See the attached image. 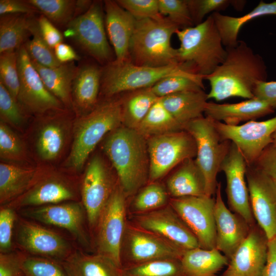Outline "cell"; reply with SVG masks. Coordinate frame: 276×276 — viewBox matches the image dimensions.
<instances>
[{
	"mask_svg": "<svg viewBox=\"0 0 276 276\" xmlns=\"http://www.w3.org/2000/svg\"><path fill=\"white\" fill-rule=\"evenodd\" d=\"M59 125L55 122L49 123L39 132L37 149L39 156L44 160L55 159L62 150L64 133Z\"/></svg>",
	"mask_w": 276,
	"mask_h": 276,
	"instance_id": "60d3db41",
	"label": "cell"
},
{
	"mask_svg": "<svg viewBox=\"0 0 276 276\" xmlns=\"http://www.w3.org/2000/svg\"><path fill=\"white\" fill-rule=\"evenodd\" d=\"M117 2L136 20L164 18L159 10L158 0H118Z\"/></svg>",
	"mask_w": 276,
	"mask_h": 276,
	"instance_id": "7dc6e473",
	"label": "cell"
},
{
	"mask_svg": "<svg viewBox=\"0 0 276 276\" xmlns=\"http://www.w3.org/2000/svg\"><path fill=\"white\" fill-rule=\"evenodd\" d=\"M19 256L25 276H68L62 264L54 260L22 254Z\"/></svg>",
	"mask_w": 276,
	"mask_h": 276,
	"instance_id": "7bdbcfd3",
	"label": "cell"
},
{
	"mask_svg": "<svg viewBox=\"0 0 276 276\" xmlns=\"http://www.w3.org/2000/svg\"><path fill=\"white\" fill-rule=\"evenodd\" d=\"M267 257L263 276H276V237L268 241Z\"/></svg>",
	"mask_w": 276,
	"mask_h": 276,
	"instance_id": "6f0895ef",
	"label": "cell"
},
{
	"mask_svg": "<svg viewBox=\"0 0 276 276\" xmlns=\"http://www.w3.org/2000/svg\"><path fill=\"white\" fill-rule=\"evenodd\" d=\"M194 25L202 22L208 14L220 12L232 6L237 9L239 0H188Z\"/></svg>",
	"mask_w": 276,
	"mask_h": 276,
	"instance_id": "bcb514c9",
	"label": "cell"
},
{
	"mask_svg": "<svg viewBox=\"0 0 276 276\" xmlns=\"http://www.w3.org/2000/svg\"><path fill=\"white\" fill-rule=\"evenodd\" d=\"M75 194L65 181L55 178L38 180L29 190L5 206L13 209L57 204L73 199Z\"/></svg>",
	"mask_w": 276,
	"mask_h": 276,
	"instance_id": "d4e9b609",
	"label": "cell"
},
{
	"mask_svg": "<svg viewBox=\"0 0 276 276\" xmlns=\"http://www.w3.org/2000/svg\"><path fill=\"white\" fill-rule=\"evenodd\" d=\"M0 113L3 120L13 125H19L23 120L21 106L1 82Z\"/></svg>",
	"mask_w": 276,
	"mask_h": 276,
	"instance_id": "681fc988",
	"label": "cell"
},
{
	"mask_svg": "<svg viewBox=\"0 0 276 276\" xmlns=\"http://www.w3.org/2000/svg\"><path fill=\"white\" fill-rule=\"evenodd\" d=\"M37 171L8 164H0V203L7 205L29 190L37 181Z\"/></svg>",
	"mask_w": 276,
	"mask_h": 276,
	"instance_id": "f546056e",
	"label": "cell"
},
{
	"mask_svg": "<svg viewBox=\"0 0 276 276\" xmlns=\"http://www.w3.org/2000/svg\"><path fill=\"white\" fill-rule=\"evenodd\" d=\"M39 13L37 9L28 2L20 0H1L0 15L26 14L33 15Z\"/></svg>",
	"mask_w": 276,
	"mask_h": 276,
	"instance_id": "db71d44e",
	"label": "cell"
},
{
	"mask_svg": "<svg viewBox=\"0 0 276 276\" xmlns=\"http://www.w3.org/2000/svg\"><path fill=\"white\" fill-rule=\"evenodd\" d=\"M93 2V1L89 0L76 1L74 18L86 12L91 6Z\"/></svg>",
	"mask_w": 276,
	"mask_h": 276,
	"instance_id": "91938a15",
	"label": "cell"
},
{
	"mask_svg": "<svg viewBox=\"0 0 276 276\" xmlns=\"http://www.w3.org/2000/svg\"><path fill=\"white\" fill-rule=\"evenodd\" d=\"M129 92L121 99L122 123L124 126L136 129L159 98L153 93L151 87Z\"/></svg>",
	"mask_w": 276,
	"mask_h": 276,
	"instance_id": "e575fe53",
	"label": "cell"
},
{
	"mask_svg": "<svg viewBox=\"0 0 276 276\" xmlns=\"http://www.w3.org/2000/svg\"><path fill=\"white\" fill-rule=\"evenodd\" d=\"M54 51L57 59L61 63L73 62L79 58L73 48L65 43L61 42L57 44Z\"/></svg>",
	"mask_w": 276,
	"mask_h": 276,
	"instance_id": "680465c9",
	"label": "cell"
},
{
	"mask_svg": "<svg viewBox=\"0 0 276 276\" xmlns=\"http://www.w3.org/2000/svg\"><path fill=\"white\" fill-rule=\"evenodd\" d=\"M104 150L126 197L136 193L149 180L147 141L136 129L118 127L106 139Z\"/></svg>",
	"mask_w": 276,
	"mask_h": 276,
	"instance_id": "7a4b0ae2",
	"label": "cell"
},
{
	"mask_svg": "<svg viewBox=\"0 0 276 276\" xmlns=\"http://www.w3.org/2000/svg\"><path fill=\"white\" fill-rule=\"evenodd\" d=\"M160 14L180 29L194 26L188 0H158Z\"/></svg>",
	"mask_w": 276,
	"mask_h": 276,
	"instance_id": "f6af8a7d",
	"label": "cell"
},
{
	"mask_svg": "<svg viewBox=\"0 0 276 276\" xmlns=\"http://www.w3.org/2000/svg\"><path fill=\"white\" fill-rule=\"evenodd\" d=\"M39 32L45 42L53 50L62 42L63 36L60 32L50 20L41 14L36 19Z\"/></svg>",
	"mask_w": 276,
	"mask_h": 276,
	"instance_id": "f5cc1de1",
	"label": "cell"
},
{
	"mask_svg": "<svg viewBox=\"0 0 276 276\" xmlns=\"http://www.w3.org/2000/svg\"><path fill=\"white\" fill-rule=\"evenodd\" d=\"M102 68L90 63L78 67L72 94L75 106L80 111H91L95 106L101 88Z\"/></svg>",
	"mask_w": 276,
	"mask_h": 276,
	"instance_id": "484cf974",
	"label": "cell"
},
{
	"mask_svg": "<svg viewBox=\"0 0 276 276\" xmlns=\"http://www.w3.org/2000/svg\"><path fill=\"white\" fill-rule=\"evenodd\" d=\"M187 72L195 73L180 63L149 67L136 65L130 60L123 62L113 60L102 68L101 88L104 95L111 97L123 92L151 87L165 77Z\"/></svg>",
	"mask_w": 276,
	"mask_h": 276,
	"instance_id": "8992f818",
	"label": "cell"
},
{
	"mask_svg": "<svg viewBox=\"0 0 276 276\" xmlns=\"http://www.w3.org/2000/svg\"><path fill=\"white\" fill-rule=\"evenodd\" d=\"M103 9L101 2L93 1L86 12L67 25L64 35L98 62L106 65L113 60L105 32Z\"/></svg>",
	"mask_w": 276,
	"mask_h": 276,
	"instance_id": "8fae6325",
	"label": "cell"
},
{
	"mask_svg": "<svg viewBox=\"0 0 276 276\" xmlns=\"http://www.w3.org/2000/svg\"><path fill=\"white\" fill-rule=\"evenodd\" d=\"M122 276H186L180 259H165L123 267Z\"/></svg>",
	"mask_w": 276,
	"mask_h": 276,
	"instance_id": "74e56055",
	"label": "cell"
},
{
	"mask_svg": "<svg viewBox=\"0 0 276 276\" xmlns=\"http://www.w3.org/2000/svg\"><path fill=\"white\" fill-rule=\"evenodd\" d=\"M194 139L196 146L195 161L205 182L206 195L215 194L218 182L217 176L226 156L231 142L223 140L218 132L214 121L203 116L183 126Z\"/></svg>",
	"mask_w": 276,
	"mask_h": 276,
	"instance_id": "52a82bcc",
	"label": "cell"
},
{
	"mask_svg": "<svg viewBox=\"0 0 276 276\" xmlns=\"http://www.w3.org/2000/svg\"><path fill=\"white\" fill-rule=\"evenodd\" d=\"M215 199L206 195L172 198L170 205L196 237L200 248H216Z\"/></svg>",
	"mask_w": 276,
	"mask_h": 276,
	"instance_id": "4fadbf2b",
	"label": "cell"
},
{
	"mask_svg": "<svg viewBox=\"0 0 276 276\" xmlns=\"http://www.w3.org/2000/svg\"><path fill=\"white\" fill-rule=\"evenodd\" d=\"M14 209L5 206L0 210V251L10 252L12 247V234L16 220Z\"/></svg>",
	"mask_w": 276,
	"mask_h": 276,
	"instance_id": "f907efd6",
	"label": "cell"
},
{
	"mask_svg": "<svg viewBox=\"0 0 276 276\" xmlns=\"http://www.w3.org/2000/svg\"><path fill=\"white\" fill-rule=\"evenodd\" d=\"M273 111L274 109L267 103L254 98L235 103L218 104L208 101L204 114L215 121L236 126L242 122L255 120Z\"/></svg>",
	"mask_w": 276,
	"mask_h": 276,
	"instance_id": "cb8c5ba5",
	"label": "cell"
},
{
	"mask_svg": "<svg viewBox=\"0 0 276 276\" xmlns=\"http://www.w3.org/2000/svg\"><path fill=\"white\" fill-rule=\"evenodd\" d=\"M159 99L182 127L187 123L203 117L208 102L204 90L181 91Z\"/></svg>",
	"mask_w": 276,
	"mask_h": 276,
	"instance_id": "4316f807",
	"label": "cell"
},
{
	"mask_svg": "<svg viewBox=\"0 0 276 276\" xmlns=\"http://www.w3.org/2000/svg\"><path fill=\"white\" fill-rule=\"evenodd\" d=\"M136 130L147 139L151 136L183 129L182 125L173 118L158 98Z\"/></svg>",
	"mask_w": 276,
	"mask_h": 276,
	"instance_id": "d590c367",
	"label": "cell"
},
{
	"mask_svg": "<svg viewBox=\"0 0 276 276\" xmlns=\"http://www.w3.org/2000/svg\"><path fill=\"white\" fill-rule=\"evenodd\" d=\"M19 254L1 252L0 276H22Z\"/></svg>",
	"mask_w": 276,
	"mask_h": 276,
	"instance_id": "11a10c76",
	"label": "cell"
},
{
	"mask_svg": "<svg viewBox=\"0 0 276 276\" xmlns=\"http://www.w3.org/2000/svg\"><path fill=\"white\" fill-rule=\"evenodd\" d=\"M185 251L159 235L126 222L121 249L122 267L160 259H180Z\"/></svg>",
	"mask_w": 276,
	"mask_h": 276,
	"instance_id": "9c48e42d",
	"label": "cell"
},
{
	"mask_svg": "<svg viewBox=\"0 0 276 276\" xmlns=\"http://www.w3.org/2000/svg\"><path fill=\"white\" fill-rule=\"evenodd\" d=\"M180 28L169 18L136 20L130 46V60L145 66L161 67L179 63L171 38Z\"/></svg>",
	"mask_w": 276,
	"mask_h": 276,
	"instance_id": "277c9868",
	"label": "cell"
},
{
	"mask_svg": "<svg viewBox=\"0 0 276 276\" xmlns=\"http://www.w3.org/2000/svg\"><path fill=\"white\" fill-rule=\"evenodd\" d=\"M30 31L32 38L24 44L31 60L48 67H56L62 63L57 59L54 50L43 40L37 28L36 19L31 18Z\"/></svg>",
	"mask_w": 276,
	"mask_h": 276,
	"instance_id": "ab89813d",
	"label": "cell"
},
{
	"mask_svg": "<svg viewBox=\"0 0 276 276\" xmlns=\"http://www.w3.org/2000/svg\"><path fill=\"white\" fill-rule=\"evenodd\" d=\"M54 25L67 26L74 18L75 0H28Z\"/></svg>",
	"mask_w": 276,
	"mask_h": 276,
	"instance_id": "f35d334b",
	"label": "cell"
},
{
	"mask_svg": "<svg viewBox=\"0 0 276 276\" xmlns=\"http://www.w3.org/2000/svg\"><path fill=\"white\" fill-rule=\"evenodd\" d=\"M214 124L221 137L236 146L249 166L272 143V137L276 130V116L265 121H250L236 126L215 121Z\"/></svg>",
	"mask_w": 276,
	"mask_h": 276,
	"instance_id": "7c38bea8",
	"label": "cell"
},
{
	"mask_svg": "<svg viewBox=\"0 0 276 276\" xmlns=\"http://www.w3.org/2000/svg\"><path fill=\"white\" fill-rule=\"evenodd\" d=\"M61 264L68 276H122L120 267L97 253L89 255L74 250Z\"/></svg>",
	"mask_w": 276,
	"mask_h": 276,
	"instance_id": "83f0119b",
	"label": "cell"
},
{
	"mask_svg": "<svg viewBox=\"0 0 276 276\" xmlns=\"http://www.w3.org/2000/svg\"><path fill=\"white\" fill-rule=\"evenodd\" d=\"M22 146L18 137L3 121L0 123V155L6 159H18L22 154Z\"/></svg>",
	"mask_w": 276,
	"mask_h": 276,
	"instance_id": "c3c4849f",
	"label": "cell"
},
{
	"mask_svg": "<svg viewBox=\"0 0 276 276\" xmlns=\"http://www.w3.org/2000/svg\"><path fill=\"white\" fill-rule=\"evenodd\" d=\"M168 195V191L162 185L150 182L135 197L132 208L136 214L159 209L167 205Z\"/></svg>",
	"mask_w": 276,
	"mask_h": 276,
	"instance_id": "b9f144b4",
	"label": "cell"
},
{
	"mask_svg": "<svg viewBox=\"0 0 276 276\" xmlns=\"http://www.w3.org/2000/svg\"><path fill=\"white\" fill-rule=\"evenodd\" d=\"M123 123L121 99H109L96 106L78 122L68 164L81 170L96 145Z\"/></svg>",
	"mask_w": 276,
	"mask_h": 276,
	"instance_id": "5b68a950",
	"label": "cell"
},
{
	"mask_svg": "<svg viewBox=\"0 0 276 276\" xmlns=\"http://www.w3.org/2000/svg\"><path fill=\"white\" fill-rule=\"evenodd\" d=\"M0 82L17 100L20 85L17 51L0 54Z\"/></svg>",
	"mask_w": 276,
	"mask_h": 276,
	"instance_id": "ee69618b",
	"label": "cell"
},
{
	"mask_svg": "<svg viewBox=\"0 0 276 276\" xmlns=\"http://www.w3.org/2000/svg\"><path fill=\"white\" fill-rule=\"evenodd\" d=\"M246 178L254 217L270 240L276 237V186L253 165L247 166Z\"/></svg>",
	"mask_w": 276,
	"mask_h": 276,
	"instance_id": "9a60e30c",
	"label": "cell"
},
{
	"mask_svg": "<svg viewBox=\"0 0 276 276\" xmlns=\"http://www.w3.org/2000/svg\"><path fill=\"white\" fill-rule=\"evenodd\" d=\"M211 15L223 45L225 48L233 47L237 44L239 32L247 22L263 16L276 15V1L270 3L260 1L252 10L240 16L224 15L220 12H214Z\"/></svg>",
	"mask_w": 276,
	"mask_h": 276,
	"instance_id": "4dcf8cb0",
	"label": "cell"
},
{
	"mask_svg": "<svg viewBox=\"0 0 276 276\" xmlns=\"http://www.w3.org/2000/svg\"><path fill=\"white\" fill-rule=\"evenodd\" d=\"M126 196L119 182L102 211L95 228L97 253L122 268L121 249L126 224Z\"/></svg>",
	"mask_w": 276,
	"mask_h": 276,
	"instance_id": "30bf717a",
	"label": "cell"
},
{
	"mask_svg": "<svg viewBox=\"0 0 276 276\" xmlns=\"http://www.w3.org/2000/svg\"><path fill=\"white\" fill-rule=\"evenodd\" d=\"M133 216V223L185 251L200 247L195 236L170 205Z\"/></svg>",
	"mask_w": 276,
	"mask_h": 276,
	"instance_id": "2e32d148",
	"label": "cell"
},
{
	"mask_svg": "<svg viewBox=\"0 0 276 276\" xmlns=\"http://www.w3.org/2000/svg\"><path fill=\"white\" fill-rule=\"evenodd\" d=\"M271 144L276 147V130L272 135Z\"/></svg>",
	"mask_w": 276,
	"mask_h": 276,
	"instance_id": "94428289",
	"label": "cell"
},
{
	"mask_svg": "<svg viewBox=\"0 0 276 276\" xmlns=\"http://www.w3.org/2000/svg\"><path fill=\"white\" fill-rule=\"evenodd\" d=\"M147 141L150 182H155L186 160L196 157L195 142L184 130L151 136Z\"/></svg>",
	"mask_w": 276,
	"mask_h": 276,
	"instance_id": "ba28073f",
	"label": "cell"
},
{
	"mask_svg": "<svg viewBox=\"0 0 276 276\" xmlns=\"http://www.w3.org/2000/svg\"><path fill=\"white\" fill-rule=\"evenodd\" d=\"M32 16L5 14L0 17V54L17 51L31 34L30 26Z\"/></svg>",
	"mask_w": 276,
	"mask_h": 276,
	"instance_id": "836d02e7",
	"label": "cell"
},
{
	"mask_svg": "<svg viewBox=\"0 0 276 276\" xmlns=\"http://www.w3.org/2000/svg\"><path fill=\"white\" fill-rule=\"evenodd\" d=\"M103 8L106 31L115 54L114 60L129 61L131 39L136 20L116 1H104Z\"/></svg>",
	"mask_w": 276,
	"mask_h": 276,
	"instance_id": "603a6c76",
	"label": "cell"
},
{
	"mask_svg": "<svg viewBox=\"0 0 276 276\" xmlns=\"http://www.w3.org/2000/svg\"><path fill=\"white\" fill-rule=\"evenodd\" d=\"M180 260L186 276H214L229 262L216 248L187 250Z\"/></svg>",
	"mask_w": 276,
	"mask_h": 276,
	"instance_id": "d6a6232c",
	"label": "cell"
},
{
	"mask_svg": "<svg viewBox=\"0 0 276 276\" xmlns=\"http://www.w3.org/2000/svg\"><path fill=\"white\" fill-rule=\"evenodd\" d=\"M31 61L48 90L63 104L70 106L72 101L73 83L78 67L74 61L54 67L43 66Z\"/></svg>",
	"mask_w": 276,
	"mask_h": 276,
	"instance_id": "1f68e13d",
	"label": "cell"
},
{
	"mask_svg": "<svg viewBox=\"0 0 276 276\" xmlns=\"http://www.w3.org/2000/svg\"><path fill=\"white\" fill-rule=\"evenodd\" d=\"M116 185L102 159L94 157L86 169L81 188L82 205L90 229H95L99 216Z\"/></svg>",
	"mask_w": 276,
	"mask_h": 276,
	"instance_id": "d6986e66",
	"label": "cell"
},
{
	"mask_svg": "<svg viewBox=\"0 0 276 276\" xmlns=\"http://www.w3.org/2000/svg\"><path fill=\"white\" fill-rule=\"evenodd\" d=\"M179 63L203 77L212 73L225 59L226 51L211 14L196 25L178 29Z\"/></svg>",
	"mask_w": 276,
	"mask_h": 276,
	"instance_id": "3957f363",
	"label": "cell"
},
{
	"mask_svg": "<svg viewBox=\"0 0 276 276\" xmlns=\"http://www.w3.org/2000/svg\"><path fill=\"white\" fill-rule=\"evenodd\" d=\"M167 188L172 198L206 195L204 178L193 158L180 164L168 178Z\"/></svg>",
	"mask_w": 276,
	"mask_h": 276,
	"instance_id": "f1b7e54d",
	"label": "cell"
},
{
	"mask_svg": "<svg viewBox=\"0 0 276 276\" xmlns=\"http://www.w3.org/2000/svg\"><path fill=\"white\" fill-rule=\"evenodd\" d=\"M268 240L252 230L229 259L223 276H263L266 265Z\"/></svg>",
	"mask_w": 276,
	"mask_h": 276,
	"instance_id": "7402d4cb",
	"label": "cell"
},
{
	"mask_svg": "<svg viewBox=\"0 0 276 276\" xmlns=\"http://www.w3.org/2000/svg\"><path fill=\"white\" fill-rule=\"evenodd\" d=\"M265 173L276 186V147L267 146L252 165Z\"/></svg>",
	"mask_w": 276,
	"mask_h": 276,
	"instance_id": "816d5d0a",
	"label": "cell"
},
{
	"mask_svg": "<svg viewBox=\"0 0 276 276\" xmlns=\"http://www.w3.org/2000/svg\"><path fill=\"white\" fill-rule=\"evenodd\" d=\"M225 49L224 61L204 77L210 85L208 100L221 101L232 97L255 98L256 84L267 78V66L263 58L243 40H239L236 45Z\"/></svg>",
	"mask_w": 276,
	"mask_h": 276,
	"instance_id": "6da1fadb",
	"label": "cell"
},
{
	"mask_svg": "<svg viewBox=\"0 0 276 276\" xmlns=\"http://www.w3.org/2000/svg\"><path fill=\"white\" fill-rule=\"evenodd\" d=\"M19 89L17 102L34 113L60 110L63 104L46 88L23 44L17 51Z\"/></svg>",
	"mask_w": 276,
	"mask_h": 276,
	"instance_id": "5bb4252c",
	"label": "cell"
},
{
	"mask_svg": "<svg viewBox=\"0 0 276 276\" xmlns=\"http://www.w3.org/2000/svg\"><path fill=\"white\" fill-rule=\"evenodd\" d=\"M203 80L200 75L187 72L165 77L151 87V89L159 98L181 91L204 90Z\"/></svg>",
	"mask_w": 276,
	"mask_h": 276,
	"instance_id": "8d00e7d4",
	"label": "cell"
},
{
	"mask_svg": "<svg viewBox=\"0 0 276 276\" xmlns=\"http://www.w3.org/2000/svg\"><path fill=\"white\" fill-rule=\"evenodd\" d=\"M247 165L232 142L220 167L225 176L228 203L233 211L248 225L254 222L246 173Z\"/></svg>",
	"mask_w": 276,
	"mask_h": 276,
	"instance_id": "ac0fdd59",
	"label": "cell"
},
{
	"mask_svg": "<svg viewBox=\"0 0 276 276\" xmlns=\"http://www.w3.org/2000/svg\"><path fill=\"white\" fill-rule=\"evenodd\" d=\"M21 212L30 219L66 230L84 247L89 245L84 224L86 213L83 205L80 203H57L29 208Z\"/></svg>",
	"mask_w": 276,
	"mask_h": 276,
	"instance_id": "ffe728a7",
	"label": "cell"
},
{
	"mask_svg": "<svg viewBox=\"0 0 276 276\" xmlns=\"http://www.w3.org/2000/svg\"><path fill=\"white\" fill-rule=\"evenodd\" d=\"M215 194L216 248L229 260L248 235L249 225L226 206L221 195L220 182H218Z\"/></svg>",
	"mask_w": 276,
	"mask_h": 276,
	"instance_id": "44dd1931",
	"label": "cell"
},
{
	"mask_svg": "<svg viewBox=\"0 0 276 276\" xmlns=\"http://www.w3.org/2000/svg\"><path fill=\"white\" fill-rule=\"evenodd\" d=\"M16 241L30 255L61 261L74 251L70 242L59 234L34 222L19 219Z\"/></svg>",
	"mask_w": 276,
	"mask_h": 276,
	"instance_id": "e0dca14e",
	"label": "cell"
},
{
	"mask_svg": "<svg viewBox=\"0 0 276 276\" xmlns=\"http://www.w3.org/2000/svg\"><path fill=\"white\" fill-rule=\"evenodd\" d=\"M254 97L264 101L273 109L276 108V81H260L254 89Z\"/></svg>",
	"mask_w": 276,
	"mask_h": 276,
	"instance_id": "9f6ffc18",
	"label": "cell"
}]
</instances>
